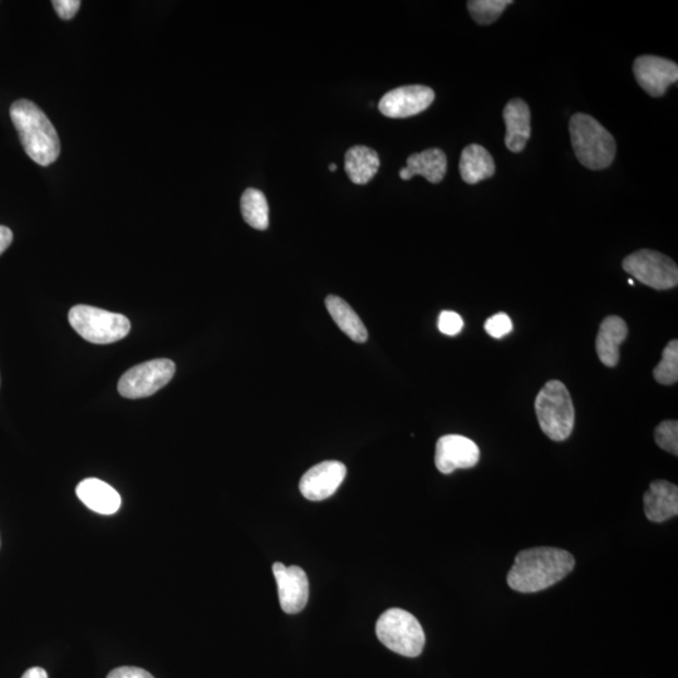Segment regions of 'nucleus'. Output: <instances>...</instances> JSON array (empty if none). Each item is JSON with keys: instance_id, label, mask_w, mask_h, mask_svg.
Listing matches in <instances>:
<instances>
[{"instance_id": "1", "label": "nucleus", "mask_w": 678, "mask_h": 678, "mask_svg": "<svg viewBox=\"0 0 678 678\" xmlns=\"http://www.w3.org/2000/svg\"><path fill=\"white\" fill-rule=\"evenodd\" d=\"M576 567L567 550L539 547L522 550L508 574L509 587L520 593H537L554 586Z\"/></svg>"}, {"instance_id": "2", "label": "nucleus", "mask_w": 678, "mask_h": 678, "mask_svg": "<svg viewBox=\"0 0 678 678\" xmlns=\"http://www.w3.org/2000/svg\"><path fill=\"white\" fill-rule=\"evenodd\" d=\"M11 119L21 139L23 149L34 162L49 166L57 161L61 142L52 122L36 103L28 100L14 102Z\"/></svg>"}, {"instance_id": "3", "label": "nucleus", "mask_w": 678, "mask_h": 678, "mask_svg": "<svg viewBox=\"0 0 678 678\" xmlns=\"http://www.w3.org/2000/svg\"><path fill=\"white\" fill-rule=\"evenodd\" d=\"M569 132L577 159L589 170H603L616 157V140L608 130L586 113H576L569 122Z\"/></svg>"}, {"instance_id": "4", "label": "nucleus", "mask_w": 678, "mask_h": 678, "mask_svg": "<svg viewBox=\"0 0 678 678\" xmlns=\"http://www.w3.org/2000/svg\"><path fill=\"white\" fill-rule=\"evenodd\" d=\"M540 429L553 441H564L572 435L576 411L571 393L563 382L549 381L535 400Z\"/></svg>"}, {"instance_id": "5", "label": "nucleus", "mask_w": 678, "mask_h": 678, "mask_svg": "<svg viewBox=\"0 0 678 678\" xmlns=\"http://www.w3.org/2000/svg\"><path fill=\"white\" fill-rule=\"evenodd\" d=\"M376 635L388 650L405 657L420 656L425 647V632L420 622L400 608L388 609L378 618Z\"/></svg>"}, {"instance_id": "6", "label": "nucleus", "mask_w": 678, "mask_h": 678, "mask_svg": "<svg viewBox=\"0 0 678 678\" xmlns=\"http://www.w3.org/2000/svg\"><path fill=\"white\" fill-rule=\"evenodd\" d=\"M73 329L86 341L108 345L121 341L130 333L129 318L119 313L103 311L90 306L73 307L68 314Z\"/></svg>"}, {"instance_id": "7", "label": "nucleus", "mask_w": 678, "mask_h": 678, "mask_svg": "<svg viewBox=\"0 0 678 678\" xmlns=\"http://www.w3.org/2000/svg\"><path fill=\"white\" fill-rule=\"evenodd\" d=\"M623 269L638 282L656 291L677 287L678 268L667 255L655 250L642 249L623 260Z\"/></svg>"}, {"instance_id": "8", "label": "nucleus", "mask_w": 678, "mask_h": 678, "mask_svg": "<svg viewBox=\"0 0 678 678\" xmlns=\"http://www.w3.org/2000/svg\"><path fill=\"white\" fill-rule=\"evenodd\" d=\"M175 371V363L166 358L141 363L121 377L120 395L131 400L152 396L173 380Z\"/></svg>"}, {"instance_id": "9", "label": "nucleus", "mask_w": 678, "mask_h": 678, "mask_svg": "<svg viewBox=\"0 0 678 678\" xmlns=\"http://www.w3.org/2000/svg\"><path fill=\"white\" fill-rule=\"evenodd\" d=\"M435 101L430 87L414 85L395 88L381 98L380 112L390 119H407L419 115Z\"/></svg>"}, {"instance_id": "10", "label": "nucleus", "mask_w": 678, "mask_h": 678, "mask_svg": "<svg viewBox=\"0 0 678 678\" xmlns=\"http://www.w3.org/2000/svg\"><path fill=\"white\" fill-rule=\"evenodd\" d=\"M479 460V446L468 437L446 435L437 441L435 464L442 474L449 475L458 469L474 468Z\"/></svg>"}, {"instance_id": "11", "label": "nucleus", "mask_w": 678, "mask_h": 678, "mask_svg": "<svg viewBox=\"0 0 678 678\" xmlns=\"http://www.w3.org/2000/svg\"><path fill=\"white\" fill-rule=\"evenodd\" d=\"M273 574L278 586L280 607L288 614L302 612L309 598V582L306 572L297 565L286 567L282 563L273 565Z\"/></svg>"}, {"instance_id": "12", "label": "nucleus", "mask_w": 678, "mask_h": 678, "mask_svg": "<svg viewBox=\"0 0 678 678\" xmlns=\"http://www.w3.org/2000/svg\"><path fill=\"white\" fill-rule=\"evenodd\" d=\"M633 73L638 85L652 97L665 95L667 88L678 80L676 63L656 56L638 57Z\"/></svg>"}, {"instance_id": "13", "label": "nucleus", "mask_w": 678, "mask_h": 678, "mask_svg": "<svg viewBox=\"0 0 678 678\" xmlns=\"http://www.w3.org/2000/svg\"><path fill=\"white\" fill-rule=\"evenodd\" d=\"M346 475V466L339 461H323L303 475L299 490L308 500H326L336 493Z\"/></svg>"}, {"instance_id": "14", "label": "nucleus", "mask_w": 678, "mask_h": 678, "mask_svg": "<svg viewBox=\"0 0 678 678\" xmlns=\"http://www.w3.org/2000/svg\"><path fill=\"white\" fill-rule=\"evenodd\" d=\"M505 145L515 154L522 152L532 134V116L528 103L515 98L504 108Z\"/></svg>"}, {"instance_id": "15", "label": "nucleus", "mask_w": 678, "mask_h": 678, "mask_svg": "<svg viewBox=\"0 0 678 678\" xmlns=\"http://www.w3.org/2000/svg\"><path fill=\"white\" fill-rule=\"evenodd\" d=\"M645 513L653 523H663L678 514L677 485L666 480L652 481L650 489L643 495Z\"/></svg>"}, {"instance_id": "16", "label": "nucleus", "mask_w": 678, "mask_h": 678, "mask_svg": "<svg viewBox=\"0 0 678 678\" xmlns=\"http://www.w3.org/2000/svg\"><path fill=\"white\" fill-rule=\"evenodd\" d=\"M446 171L445 152L440 149H429L410 155L406 167L400 171V178L407 181L420 175L432 184H439L444 180Z\"/></svg>"}, {"instance_id": "17", "label": "nucleus", "mask_w": 678, "mask_h": 678, "mask_svg": "<svg viewBox=\"0 0 678 678\" xmlns=\"http://www.w3.org/2000/svg\"><path fill=\"white\" fill-rule=\"evenodd\" d=\"M76 493L87 508L98 514H115L121 506L120 494L111 485L102 480H83L77 486Z\"/></svg>"}, {"instance_id": "18", "label": "nucleus", "mask_w": 678, "mask_h": 678, "mask_svg": "<svg viewBox=\"0 0 678 678\" xmlns=\"http://www.w3.org/2000/svg\"><path fill=\"white\" fill-rule=\"evenodd\" d=\"M627 323L621 317L609 316L599 327L596 350L599 360L607 367H616L619 361V346L626 341Z\"/></svg>"}, {"instance_id": "19", "label": "nucleus", "mask_w": 678, "mask_h": 678, "mask_svg": "<svg viewBox=\"0 0 678 678\" xmlns=\"http://www.w3.org/2000/svg\"><path fill=\"white\" fill-rule=\"evenodd\" d=\"M460 175L466 184L475 185L493 178L495 162L490 152L480 145L466 146L460 159Z\"/></svg>"}, {"instance_id": "20", "label": "nucleus", "mask_w": 678, "mask_h": 678, "mask_svg": "<svg viewBox=\"0 0 678 678\" xmlns=\"http://www.w3.org/2000/svg\"><path fill=\"white\" fill-rule=\"evenodd\" d=\"M380 156L370 147L357 145L346 152L345 169L353 184L366 185L380 170Z\"/></svg>"}, {"instance_id": "21", "label": "nucleus", "mask_w": 678, "mask_h": 678, "mask_svg": "<svg viewBox=\"0 0 678 678\" xmlns=\"http://www.w3.org/2000/svg\"><path fill=\"white\" fill-rule=\"evenodd\" d=\"M326 307L339 329L346 333L352 341L357 343H365L367 341L368 332L365 324L358 317V314L353 311L350 304L337 296H328L326 298Z\"/></svg>"}, {"instance_id": "22", "label": "nucleus", "mask_w": 678, "mask_h": 678, "mask_svg": "<svg viewBox=\"0 0 678 678\" xmlns=\"http://www.w3.org/2000/svg\"><path fill=\"white\" fill-rule=\"evenodd\" d=\"M245 223L257 230H267L269 226V205L262 191L247 189L240 200Z\"/></svg>"}, {"instance_id": "23", "label": "nucleus", "mask_w": 678, "mask_h": 678, "mask_svg": "<svg viewBox=\"0 0 678 678\" xmlns=\"http://www.w3.org/2000/svg\"><path fill=\"white\" fill-rule=\"evenodd\" d=\"M653 377L661 385L670 386L678 381V341L673 339L662 352V360L653 370Z\"/></svg>"}, {"instance_id": "24", "label": "nucleus", "mask_w": 678, "mask_h": 678, "mask_svg": "<svg viewBox=\"0 0 678 678\" xmlns=\"http://www.w3.org/2000/svg\"><path fill=\"white\" fill-rule=\"evenodd\" d=\"M510 4H513L512 0H470L468 8L476 23L488 26L494 23Z\"/></svg>"}, {"instance_id": "25", "label": "nucleus", "mask_w": 678, "mask_h": 678, "mask_svg": "<svg viewBox=\"0 0 678 678\" xmlns=\"http://www.w3.org/2000/svg\"><path fill=\"white\" fill-rule=\"evenodd\" d=\"M655 440L662 450L678 455V422L667 420L661 422L655 430Z\"/></svg>"}, {"instance_id": "26", "label": "nucleus", "mask_w": 678, "mask_h": 678, "mask_svg": "<svg viewBox=\"0 0 678 678\" xmlns=\"http://www.w3.org/2000/svg\"><path fill=\"white\" fill-rule=\"evenodd\" d=\"M485 331L493 338H503L513 331V322L508 314L498 313L485 322Z\"/></svg>"}, {"instance_id": "27", "label": "nucleus", "mask_w": 678, "mask_h": 678, "mask_svg": "<svg viewBox=\"0 0 678 678\" xmlns=\"http://www.w3.org/2000/svg\"><path fill=\"white\" fill-rule=\"evenodd\" d=\"M464 321L460 314L451 311H444L439 317V329L446 336H458L463 331Z\"/></svg>"}, {"instance_id": "28", "label": "nucleus", "mask_w": 678, "mask_h": 678, "mask_svg": "<svg viewBox=\"0 0 678 678\" xmlns=\"http://www.w3.org/2000/svg\"><path fill=\"white\" fill-rule=\"evenodd\" d=\"M52 4L58 17L65 19V21H70V19L75 17L78 9L81 7L80 0H54Z\"/></svg>"}, {"instance_id": "29", "label": "nucleus", "mask_w": 678, "mask_h": 678, "mask_svg": "<svg viewBox=\"0 0 678 678\" xmlns=\"http://www.w3.org/2000/svg\"><path fill=\"white\" fill-rule=\"evenodd\" d=\"M107 678H155L150 672L139 667H119L108 673Z\"/></svg>"}, {"instance_id": "30", "label": "nucleus", "mask_w": 678, "mask_h": 678, "mask_svg": "<svg viewBox=\"0 0 678 678\" xmlns=\"http://www.w3.org/2000/svg\"><path fill=\"white\" fill-rule=\"evenodd\" d=\"M13 242L12 230L7 226L0 225V255H2L9 248Z\"/></svg>"}, {"instance_id": "31", "label": "nucleus", "mask_w": 678, "mask_h": 678, "mask_svg": "<svg viewBox=\"0 0 678 678\" xmlns=\"http://www.w3.org/2000/svg\"><path fill=\"white\" fill-rule=\"evenodd\" d=\"M22 678H48V675L47 672L43 670V668L33 667L24 672Z\"/></svg>"}, {"instance_id": "32", "label": "nucleus", "mask_w": 678, "mask_h": 678, "mask_svg": "<svg viewBox=\"0 0 678 678\" xmlns=\"http://www.w3.org/2000/svg\"><path fill=\"white\" fill-rule=\"evenodd\" d=\"M329 170L333 171V173H334V171L337 170L336 164H331V165H329Z\"/></svg>"}, {"instance_id": "33", "label": "nucleus", "mask_w": 678, "mask_h": 678, "mask_svg": "<svg viewBox=\"0 0 678 678\" xmlns=\"http://www.w3.org/2000/svg\"><path fill=\"white\" fill-rule=\"evenodd\" d=\"M628 283H630V284H631V286H633V284H635V280H633V279H630V280H628Z\"/></svg>"}]
</instances>
